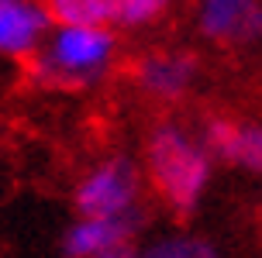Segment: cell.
<instances>
[{"instance_id": "6da1fadb", "label": "cell", "mask_w": 262, "mask_h": 258, "mask_svg": "<svg viewBox=\"0 0 262 258\" xmlns=\"http://www.w3.org/2000/svg\"><path fill=\"white\" fill-rule=\"evenodd\" d=\"M148 172H152V186L162 193V200L172 210L190 214L207 182V158L176 128H159L148 138Z\"/></svg>"}, {"instance_id": "7a4b0ae2", "label": "cell", "mask_w": 262, "mask_h": 258, "mask_svg": "<svg viewBox=\"0 0 262 258\" xmlns=\"http://www.w3.org/2000/svg\"><path fill=\"white\" fill-rule=\"evenodd\" d=\"M138 190V172L128 158H111L107 166L90 172L76 190V206L86 220H111L128 214Z\"/></svg>"}, {"instance_id": "3957f363", "label": "cell", "mask_w": 262, "mask_h": 258, "mask_svg": "<svg viewBox=\"0 0 262 258\" xmlns=\"http://www.w3.org/2000/svg\"><path fill=\"white\" fill-rule=\"evenodd\" d=\"M111 52V35L100 28H62V35L55 38L52 59L55 69H62L69 86H83L97 76L100 62Z\"/></svg>"}, {"instance_id": "277c9868", "label": "cell", "mask_w": 262, "mask_h": 258, "mask_svg": "<svg viewBox=\"0 0 262 258\" xmlns=\"http://www.w3.org/2000/svg\"><path fill=\"white\" fill-rule=\"evenodd\" d=\"M200 31L221 45H245L262 35L259 0H207L200 11Z\"/></svg>"}, {"instance_id": "5b68a950", "label": "cell", "mask_w": 262, "mask_h": 258, "mask_svg": "<svg viewBox=\"0 0 262 258\" xmlns=\"http://www.w3.org/2000/svg\"><path fill=\"white\" fill-rule=\"evenodd\" d=\"M138 227H142V214L138 210H128V214L111 217V220H83V224H76L73 231L66 234L62 248L69 258H93L104 248L131 241V234L138 231Z\"/></svg>"}, {"instance_id": "8992f818", "label": "cell", "mask_w": 262, "mask_h": 258, "mask_svg": "<svg viewBox=\"0 0 262 258\" xmlns=\"http://www.w3.org/2000/svg\"><path fill=\"white\" fill-rule=\"evenodd\" d=\"M207 145L224 162L262 172V128H242L231 121H210Z\"/></svg>"}, {"instance_id": "52a82bcc", "label": "cell", "mask_w": 262, "mask_h": 258, "mask_svg": "<svg viewBox=\"0 0 262 258\" xmlns=\"http://www.w3.org/2000/svg\"><path fill=\"white\" fill-rule=\"evenodd\" d=\"M193 55H172V52H159L138 62V83L145 90L159 93V97H180L193 79Z\"/></svg>"}, {"instance_id": "ba28073f", "label": "cell", "mask_w": 262, "mask_h": 258, "mask_svg": "<svg viewBox=\"0 0 262 258\" xmlns=\"http://www.w3.org/2000/svg\"><path fill=\"white\" fill-rule=\"evenodd\" d=\"M45 28V14L25 0H0V52H28Z\"/></svg>"}, {"instance_id": "9c48e42d", "label": "cell", "mask_w": 262, "mask_h": 258, "mask_svg": "<svg viewBox=\"0 0 262 258\" xmlns=\"http://www.w3.org/2000/svg\"><path fill=\"white\" fill-rule=\"evenodd\" d=\"M49 17L66 28H97L114 17V0H49Z\"/></svg>"}, {"instance_id": "30bf717a", "label": "cell", "mask_w": 262, "mask_h": 258, "mask_svg": "<svg viewBox=\"0 0 262 258\" xmlns=\"http://www.w3.org/2000/svg\"><path fill=\"white\" fill-rule=\"evenodd\" d=\"M142 258H221L204 238H169L145 251Z\"/></svg>"}, {"instance_id": "8fae6325", "label": "cell", "mask_w": 262, "mask_h": 258, "mask_svg": "<svg viewBox=\"0 0 262 258\" xmlns=\"http://www.w3.org/2000/svg\"><path fill=\"white\" fill-rule=\"evenodd\" d=\"M169 0H114V21H124V25H142V21H152L156 14H162Z\"/></svg>"}, {"instance_id": "7c38bea8", "label": "cell", "mask_w": 262, "mask_h": 258, "mask_svg": "<svg viewBox=\"0 0 262 258\" xmlns=\"http://www.w3.org/2000/svg\"><path fill=\"white\" fill-rule=\"evenodd\" d=\"M93 258H138V251H135V245H131V241H124V245H114V248L97 251Z\"/></svg>"}]
</instances>
